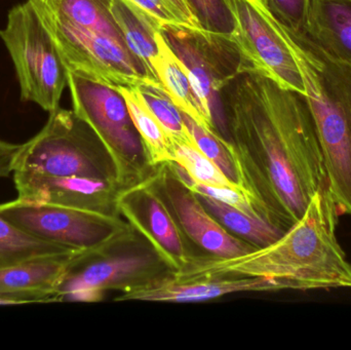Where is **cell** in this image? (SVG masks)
Listing matches in <instances>:
<instances>
[{"label": "cell", "instance_id": "27", "mask_svg": "<svg viewBox=\"0 0 351 350\" xmlns=\"http://www.w3.org/2000/svg\"><path fill=\"white\" fill-rule=\"evenodd\" d=\"M274 18L287 28L295 31L306 29L309 0H263Z\"/></svg>", "mask_w": 351, "mask_h": 350}, {"label": "cell", "instance_id": "1", "mask_svg": "<svg viewBox=\"0 0 351 350\" xmlns=\"http://www.w3.org/2000/svg\"><path fill=\"white\" fill-rule=\"evenodd\" d=\"M221 97L241 185L268 213L294 224L328 184L306 98L256 70L231 80Z\"/></svg>", "mask_w": 351, "mask_h": 350}, {"label": "cell", "instance_id": "18", "mask_svg": "<svg viewBox=\"0 0 351 350\" xmlns=\"http://www.w3.org/2000/svg\"><path fill=\"white\" fill-rule=\"evenodd\" d=\"M156 40L158 57L154 62V69L160 84L182 112L189 115L202 127L214 132L185 66L178 59L160 31L156 33Z\"/></svg>", "mask_w": 351, "mask_h": 350}, {"label": "cell", "instance_id": "4", "mask_svg": "<svg viewBox=\"0 0 351 350\" xmlns=\"http://www.w3.org/2000/svg\"><path fill=\"white\" fill-rule=\"evenodd\" d=\"M106 158L108 153L92 127L73 110L59 107L49 113L43 129L20 146L12 175L31 178L88 177L119 184L114 166Z\"/></svg>", "mask_w": 351, "mask_h": 350}, {"label": "cell", "instance_id": "19", "mask_svg": "<svg viewBox=\"0 0 351 350\" xmlns=\"http://www.w3.org/2000/svg\"><path fill=\"white\" fill-rule=\"evenodd\" d=\"M111 12L128 49L139 59L148 76L160 82L154 65L158 57L156 33L160 25L128 0H111Z\"/></svg>", "mask_w": 351, "mask_h": 350}, {"label": "cell", "instance_id": "29", "mask_svg": "<svg viewBox=\"0 0 351 350\" xmlns=\"http://www.w3.org/2000/svg\"><path fill=\"white\" fill-rule=\"evenodd\" d=\"M20 146L0 139V179L8 178L12 174L14 158Z\"/></svg>", "mask_w": 351, "mask_h": 350}, {"label": "cell", "instance_id": "20", "mask_svg": "<svg viewBox=\"0 0 351 350\" xmlns=\"http://www.w3.org/2000/svg\"><path fill=\"white\" fill-rule=\"evenodd\" d=\"M117 90L123 95L132 121L141 138L146 162L152 166L174 162L172 139L142 98L137 86H121Z\"/></svg>", "mask_w": 351, "mask_h": 350}, {"label": "cell", "instance_id": "15", "mask_svg": "<svg viewBox=\"0 0 351 350\" xmlns=\"http://www.w3.org/2000/svg\"><path fill=\"white\" fill-rule=\"evenodd\" d=\"M86 250L43 255L0 271L3 304L51 302L72 261Z\"/></svg>", "mask_w": 351, "mask_h": 350}, {"label": "cell", "instance_id": "10", "mask_svg": "<svg viewBox=\"0 0 351 350\" xmlns=\"http://www.w3.org/2000/svg\"><path fill=\"white\" fill-rule=\"evenodd\" d=\"M233 16V34L256 71L286 90L306 95L302 73L280 22L263 0H226Z\"/></svg>", "mask_w": 351, "mask_h": 350}, {"label": "cell", "instance_id": "7", "mask_svg": "<svg viewBox=\"0 0 351 350\" xmlns=\"http://www.w3.org/2000/svg\"><path fill=\"white\" fill-rule=\"evenodd\" d=\"M0 215L45 242L106 252L129 236V228L107 212L16 201L0 205Z\"/></svg>", "mask_w": 351, "mask_h": 350}, {"label": "cell", "instance_id": "17", "mask_svg": "<svg viewBox=\"0 0 351 350\" xmlns=\"http://www.w3.org/2000/svg\"><path fill=\"white\" fill-rule=\"evenodd\" d=\"M41 16L58 18L100 34L121 45L125 38L111 12V0H30Z\"/></svg>", "mask_w": 351, "mask_h": 350}, {"label": "cell", "instance_id": "31", "mask_svg": "<svg viewBox=\"0 0 351 350\" xmlns=\"http://www.w3.org/2000/svg\"><path fill=\"white\" fill-rule=\"evenodd\" d=\"M1 304H3V302L0 301V305H1Z\"/></svg>", "mask_w": 351, "mask_h": 350}, {"label": "cell", "instance_id": "12", "mask_svg": "<svg viewBox=\"0 0 351 350\" xmlns=\"http://www.w3.org/2000/svg\"><path fill=\"white\" fill-rule=\"evenodd\" d=\"M158 192L154 181H146L117 197V205L167 266L177 273L192 255L186 250L174 218Z\"/></svg>", "mask_w": 351, "mask_h": 350}, {"label": "cell", "instance_id": "22", "mask_svg": "<svg viewBox=\"0 0 351 350\" xmlns=\"http://www.w3.org/2000/svg\"><path fill=\"white\" fill-rule=\"evenodd\" d=\"M80 250L45 242L0 215V271L35 257Z\"/></svg>", "mask_w": 351, "mask_h": 350}, {"label": "cell", "instance_id": "9", "mask_svg": "<svg viewBox=\"0 0 351 350\" xmlns=\"http://www.w3.org/2000/svg\"><path fill=\"white\" fill-rule=\"evenodd\" d=\"M40 18L68 71L84 74L117 90L135 88L152 79L139 59L111 37L58 18Z\"/></svg>", "mask_w": 351, "mask_h": 350}, {"label": "cell", "instance_id": "8", "mask_svg": "<svg viewBox=\"0 0 351 350\" xmlns=\"http://www.w3.org/2000/svg\"><path fill=\"white\" fill-rule=\"evenodd\" d=\"M73 111L104 145L119 182L136 173L145 158L141 138L119 90L78 72L68 71Z\"/></svg>", "mask_w": 351, "mask_h": 350}, {"label": "cell", "instance_id": "23", "mask_svg": "<svg viewBox=\"0 0 351 350\" xmlns=\"http://www.w3.org/2000/svg\"><path fill=\"white\" fill-rule=\"evenodd\" d=\"M173 151L175 164L182 174L192 182L204 186L235 189L247 192L243 186L230 180L214 162L200 151L194 139L173 142Z\"/></svg>", "mask_w": 351, "mask_h": 350}, {"label": "cell", "instance_id": "5", "mask_svg": "<svg viewBox=\"0 0 351 350\" xmlns=\"http://www.w3.org/2000/svg\"><path fill=\"white\" fill-rule=\"evenodd\" d=\"M160 32L191 78L213 131L229 141L221 92L237 76L256 70L233 35L210 32L178 22Z\"/></svg>", "mask_w": 351, "mask_h": 350}, {"label": "cell", "instance_id": "3", "mask_svg": "<svg viewBox=\"0 0 351 350\" xmlns=\"http://www.w3.org/2000/svg\"><path fill=\"white\" fill-rule=\"evenodd\" d=\"M280 24L302 73L330 191L340 215H351V64L305 29Z\"/></svg>", "mask_w": 351, "mask_h": 350}, {"label": "cell", "instance_id": "14", "mask_svg": "<svg viewBox=\"0 0 351 350\" xmlns=\"http://www.w3.org/2000/svg\"><path fill=\"white\" fill-rule=\"evenodd\" d=\"M276 291L274 284L262 277H199L179 279L174 275L156 277L121 291L117 301L174 302L193 303L216 299L239 292Z\"/></svg>", "mask_w": 351, "mask_h": 350}, {"label": "cell", "instance_id": "30", "mask_svg": "<svg viewBox=\"0 0 351 350\" xmlns=\"http://www.w3.org/2000/svg\"><path fill=\"white\" fill-rule=\"evenodd\" d=\"M166 2L168 3L169 8L172 10L173 14H175L177 20L181 24L192 27H199L195 16H194L192 10H190L186 0H166Z\"/></svg>", "mask_w": 351, "mask_h": 350}, {"label": "cell", "instance_id": "26", "mask_svg": "<svg viewBox=\"0 0 351 350\" xmlns=\"http://www.w3.org/2000/svg\"><path fill=\"white\" fill-rule=\"evenodd\" d=\"M199 27L210 32L233 35L234 16L226 0H186Z\"/></svg>", "mask_w": 351, "mask_h": 350}, {"label": "cell", "instance_id": "13", "mask_svg": "<svg viewBox=\"0 0 351 350\" xmlns=\"http://www.w3.org/2000/svg\"><path fill=\"white\" fill-rule=\"evenodd\" d=\"M158 178L184 232L208 254L219 258H233L257 249L227 232L208 214L197 195L176 178L171 171H165Z\"/></svg>", "mask_w": 351, "mask_h": 350}, {"label": "cell", "instance_id": "24", "mask_svg": "<svg viewBox=\"0 0 351 350\" xmlns=\"http://www.w3.org/2000/svg\"><path fill=\"white\" fill-rule=\"evenodd\" d=\"M137 88L142 98L162 123L173 142L193 140L184 123L182 111L176 106L160 82L148 79Z\"/></svg>", "mask_w": 351, "mask_h": 350}, {"label": "cell", "instance_id": "28", "mask_svg": "<svg viewBox=\"0 0 351 350\" xmlns=\"http://www.w3.org/2000/svg\"><path fill=\"white\" fill-rule=\"evenodd\" d=\"M128 1L149 14L160 26L165 23H180L169 8L166 0H128Z\"/></svg>", "mask_w": 351, "mask_h": 350}, {"label": "cell", "instance_id": "16", "mask_svg": "<svg viewBox=\"0 0 351 350\" xmlns=\"http://www.w3.org/2000/svg\"><path fill=\"white\" fill-rule=\"evenodd\" d=\"M305 30L336 57L351 64V0H309Z\"/></svg>", "mask_w": 351, "mask_h": 350}, {"label": "cell", "instance_id": "2", "mask_svg": "<svg viewBox=\"0 0 351 350\" xmlns=\"http://www.w3.org/2000/svg\"><path fill=\"white\" fill-rule=\"evenodd\" d=\"M340 214L329 183L311 199L304 215L274 244L233 258L192 256L172 275L199 277H262L280 290L351 288V264L337 236Z\"/></svg>", "mask_w": 351, "mask_h": 350}, {"label": "cell", "instance_id": "25", "mask_svg": "<svg viewBox=\"0 0 351 350\" xmlns=\"http://www.w3.org/2000/svg\"><path fill=\"white\" fill-rule=\"evenodd\" d=\"M184 123L193 137L200 151L214 162L230 180L241 185V168L230 142L225 141L214 132L196 123L189 115L182 112Z\"/></svg>", "mask_w": 351, "mask_h": 350}, {"label": "cell", "instance_id": "6", "mask_svg": "<svg viewBox=\"0 0 351 350\" xmlns=\"http://www.w3.org/2000/svg\"><path fill=\"white\" fill-rule=\"evenodd\" d=\"M16 69L21 99L51 113L68 86V70L49 29L30 0L8 12L0 30Z\"/></svg>", "mask_w": 351, "mask_h": 350}, {"label": "cell", "instance_id": "21", "mask_svg": "<svg viewBox=\"0 0 351 350\" xmlns=\"http://www.w3.org/2000/svg\"><path fill=\"white\" fill-rule=\"evenodd\" d=\"M197 197L206 209L223 226L230 229L237 236L245 238V242H250L256 248H263L274 244L287 232L266 222L254 219L218 199L204 195H197Z\"/></svg>", "mask_w": 351, "mask_h": 350}, {"label": "cell", "instance_id": "11", "mask_svg": "<svg viewBox=\"0 0 351 350\" xmlns=\"http://www.w3.org/2000/svg\"><path fill=\"white\" fill-rule=\"evenodd\" d=\"M101 252L84 251L68 267L53 301L98 302L108 290L129 289L146 283L156 275L160 263L158 254L129 253L101 258Z\"/></svg>", "mask_w": 351, "mask_h": 350}]
</instances>
